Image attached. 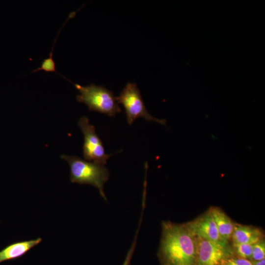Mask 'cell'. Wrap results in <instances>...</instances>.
I'll return each mask as SVG.
<instances>
[{
	"instance_id": "6da1fadb",
	"label": "cell",
	"mask_w": 265,
	"mask_h": 265,
	"mask_svg": "<svg viewBox=\"0 0 265 265\" xmlns=\"http://www.w3.org/2000/svg\"><path fill=\"white\" fill-rule=\"evenodd\" d=\"M161 229L157 254L160 265H196V238L185 223L163 221Z\"/></svg>"
},
{
	"instance_id": "7a4b0ae2",
	"label": "cell",
	"mask_w": 265,
	"mask_h": 265,
	"mask_svg": "<svg viewBox=\"0 0 265 265\" xmlns=\"http://www.w3.org/2000/svg\"><path fill=\"white\" fill-rule=\"evenodd\" d=\"M70 168V181L80 185H90L98 188L101 196L106 201L104 191V184L109 177L108 169L104 165L83 160L77 156L62 155Z\"/></svg>"
},
{
	"instance_id": "3957f363",
	"label": "cell",
	"mask_w": 265,
	"mask_h": 265,
	"mask_svg": "<svg viewBox=\"0 0 265 265\" xmlns=\"http://www.w3.org/2000/svg\"><path fill=\"white\" fill-rule=\"evenodd\" d=\"M62 76L73 84L79 90L80 94L76 97L77 101L86 105L89 110L97 111L111 117H114L117 113L121 112L113 91L104 86L93 83L88 86H81Z\"/></svg>"
},
{
	"instance_id": "277c9868",
	"label": "cell",
	"mask_w": 265,
	"mask_h": 265,
	"mask_svg": "<svg viewBox=\"0 0 265 265\" xmlns=\"http://www.w3.org/2000/svg\"><path fill=\"white\" fill-rule=\"evenodd\" d=\"M116 98L118 104H122L125 108L129 125H132L136 119L143 118L148 121H155L165 125V120L157 119L149 113L136 83L128 82Z\"/></svg>"
},
{
	"instance_id": "5b68a950",
	"label": "cell",
	"mask_w": 265,
	"mask_h": 265,
	"mask_svg": "<svg viewBox=\"0 0 265 265\" xmlns=\"http://www.w3.org/2000/svg\"><path fill=\"white\" fill-rule=\"evenodd\" d=\"M78 124L84 136L82 151L84 160L104 165L112 155L117 153H105L103 142L97 134L95 127L89 123L86 116L80 117Z\"/></svg>"
},
{
	"instance_id": "8992f818",
	"label": "cell",
	"mask_w": 265,
	"mask_h": 265,
	"mask_svg": "<svg viewBox=\"0 0 265 265\" xmlns=\"http://www.w3.org/2000/svg\"><path fill=\"white\" fill-rule=\"evenodd\" d=\"M195 237L196 265H225L227 260L234 256L230 243L216 242Z\"/></svg>"
},
{
	"instance_id": "52a82bcc",
	"label": "cell",
	"mask_w": 265,
	"mask_h": 265,
	"mask_svg": "<svg viewBox=\"0 0 265 265\" xmlns=\"http://www.w3.org/2000/svg\"><path fill=\"white\" fill-rule=\"evenodd\" d=\"M185 225L196 237L211 241L227 243L221 239L209 210L195 219L185 223Z\"/></svg>"
},
{
	"instance_id": "ba28073f",
	"label": "cell",
	"mask_w": 265,
	"mask_h": 265,
	"mask_svg": "<svg viewBox=\"0 0 265 265\" xmlns=\"http://www.w3.org/2000/svg\"><path fill=\"white\" fill-rule=\"evenodd\" d=\"M263 238L264 234L260 229L252 226L235 223L231 239L232 243L254 244Z\"/></svg>"
},
{
	"instance_id": "9c48e42d",
	"label": "cell",
	"mask_w": 265,
	"mask_h": 265,
	"mask_svg": "<svg viewBox=\"0 0 265 265\" xmlns=\"http://www.w3.org/2000/svg\"><path fill=\"white\" fill-rule=\"evenodd\" d=\"M42 239H35L13 242L0 251V263L19 258L39 244Z\"/></svg>"
},
{
	"instance_id": "30bf717a",
	"label": "cell",
	"mask_w": 265,
	"mask_h": 265,
	"mask_svg": "<svg viewBox=\"0 0 265 265\" xmlns=\"http://www.w3.org/2000/svg\"><path fill=\"white\" fill-rule=\"evenodd\" d=\"M209 211L215 223L221 239L227 243H230L235 223L220 208L212 207Z\"/></svg>"
},
{
	"instance_id": "8fae6325",
	"label": "cell",
	"mask_w": 265,
	"mask_h": 265,
	"mask_svg": "<svg viewBox=\"0 0 265 265\" xmlns=\"http://www.w3.org/2000/svg\"><path fill=\"white\" fill-rule=\"evenodd\" d=\"M231 245L234 256L244 259H251L253 244L232 243Z\"/></svg>"
},
{
	"instance_id": "7c38bea8",
	"label": "cell",
	"mask_w": 265,
	"mask_h": 265,
	"mask_svg": "<svg viewBox=\"0 0 265 265\" xmlns=\"http://www.w3.org/2000/svg\"><path fill=\"white\" fill-rule=\"evenodd\" d=\"M265 257V240L263 238L253 244L251 260L253 262L261 261Z\"/></svg>"
},
{
	"instance_id": "4fadbf2b",
	"label": "cell",
	"mask_w": 265,
	"mask_h": 265,
	"mask_svg": "<svg viewBox=\"0 0 265 265\" xmlns=\"http://www.w3.org/2000/svg\"><path fill=\"white\" fill-rule=\"evenodd\" d=\"M253 261L233 256L228 259L225 265H253Z\"/></svg>"
},
{
	"instance_id": "5bb4252c",
	"label": "cell",
	"mask_w": 265,
	"mask_h": 265,
	"mask_svg": "<svg viewBox=\"0 0 265 265\" xmlns=\"http://www.w3.org/2000/svg\"><path fill=\"white\" fill-rule=\"evenodd\" d=\"M139 225L136 231V234H135L133 243H132L130 249L129 250L127 254L126 257L125 258V259L122 265H131V261L134 251L135 246H136L137 235L138 233L139 229L140 228V225H141V223H139Z\"/></svg>"
},
{
	"instance_id": "9a60e30c",
	"label": "cell",
	"mask_w": 265,
	"mask_h": 265,
	"mask_svg": "<svg viewBox=\"0 0 265 265\" xmlns=\"http://www.w3.org/2000/svg\"><path fill=\"white\" fill-rule=\"evenodd\" d=\"M253 265H265V259L259 261L254 262Z\"/></svg>"
}]
</instances>
